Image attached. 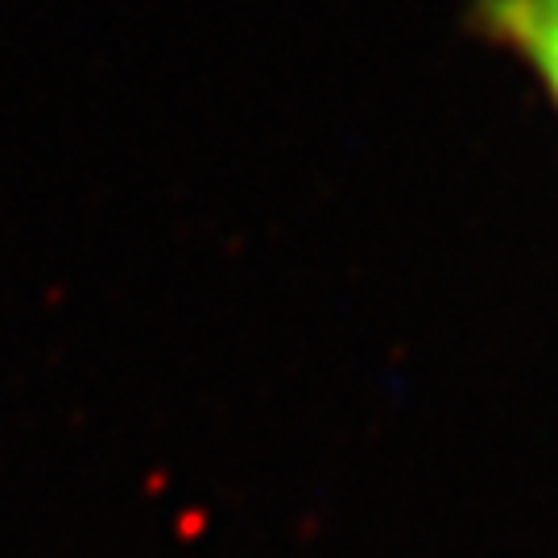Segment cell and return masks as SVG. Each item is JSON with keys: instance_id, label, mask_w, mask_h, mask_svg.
I'll use <instances>...</instances> for the list:
<instances>
[{"instance_id": "1", "label": "cell", "mask_w": 558, "mask_h": 558, "mask_svg": "<svg viewBox=\"0 0 558 558\" xmlns=\"http://www.w3.org/2000/svg\"><path fill=\"white\" fill-rule=\"evenodd\" d=\"M472 25L488 46L521 62L558 112V0H476Z\"/></svg>"}]
</instances>
